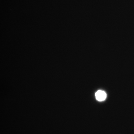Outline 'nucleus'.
Instances as JSON below:
<instances>
[{
  "label": "nucleus",
  "instance_id": "1",
  "mask_svg": "<svg viewBox=\"0 0 134 134\" xmlns=\"http://www.w3.org/2000/svg\"><path fill=\"white\" fill-rule=\"evenodd\" d=\"M96 98L99 101L104 100L106 98L107 94L103 91L99 90L96 93Z\"/></svg>",
  "mask_w": 134,
  "mask_h": 134
}]
</instances>
